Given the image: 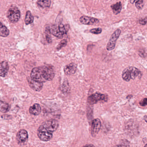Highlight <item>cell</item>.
<instances>
[{"mask_svg": "<svg viewBox=\"0 0 147 147\" xmlns=\"http://www.w3.org/2000/svg\"><path fill=\"white\" fill-rule=\"evenodd\" d=\"M67 40L65 39L63 40H61V41H60V43H59V45H58L57 47V50H60L61 48L65 47V46L67 45Z\"/></svg>", "mask_w": 147, "mask_h": 147, "instance_id": "obj_23", "label": "cell"}, {"mask_svg": "<svg viewBox=\"0 0 147 147\" xmlns=\"http://www.w3.org/2000/svg\"><path fill=\"white\" fill-rule=\"evenodd\" d=\"M144 120L146 121V122L147 123V116H145L144 117Z\"/></svg>", "mask_w": 147, "mask_h": 147, "instance_id": "obj_29", "label": "cell"}, {"mask_svg": "<svg viewBox=\"0 0 147 147\" xmlns=\"http://www.w3.org/2000/svg\"><path fill=\"white\" fill-rule=\"evenodd\" d=\"M108 97L104 94L95 93L91 95L88 98V102L90 105L97 103L98 102H107Z\"/></svg>", "mask_w": 147, "mask_h": 147, "instance_id": "obj_5", "label": "cell"}, {"mask_svg": "<svg viewBox=\"0 0 147 147\" xmlns=\"http://www.w3.org/2000/svg\"><path fill=\"white\" fill-rule=\"evenodd\" d=\"M101 121L98 118L94 119L92 122L91 134L93 137H95L98 134L101 128Z\"/></svg>", "mask_w": 147, "mask_h": 147, "instance_id": "obj_7", "label": "cell"}, {"mask_svg": "<svg viewBox=\"0 0 147 147\" xmlns=\"http://www.w3.org/2000/svg\"><path fill=\"white\" fill-rule=\"evenodd\" d=\"M121 33V31L120 29H117L113 33L106 47V48L108 51H111L115 48L116 41L120 36Z\"/></svg>", "mask_w": 147, "mask_h": 147, "instance_id": "obj_6", "label": "cell"}, {"mask_svg": "<svg viewBox=\"0 0 147 147\" xmlns=\"http://www.w3.org/2000/svg\"><path fill=\"white\" fill-rule=\"evenodd\" d=\"M122 77L125 81L128 82L131 79L140 78L142 73L140 70L136 67H129L123 71Z\"/></svg>", "mask_w": 147, "mask_h": 147, "instance_id": "obj_3", "label": "cell"}, {"mask_svg": "<svg viewBox=\"0 0 147 147\" xmlns=\"http://www.w3.org/2000/svg\"><path fill=\"white\" fill-rule=\"evenodd\" d=\"M80 21L82 24L87 25H96L99 22V20L98 19L85 16L80 17Z\"/></svg>", "mask_w": 147, "mask_h": 147, "instance_id": "obj_9", "label": "cell"}, {"mask_svg": "<svg viewBox=\"0 0 147 147\" xmlns=\"http://www.w3.org/2000/svg\"><path fill=\"white\" fill-rule=\"evenodd\" d=\"M102 32V28H93L90 30V32L94 34H99L101 33Z\"/></svg>", "mask_w": 147, "mask_h": 147, "instance_id": "obj_24", "label": "cell"}, {"mask_svg": "<svg viewBox=\"0 0 147 147\" xmlns=\"http://www.w3.org/2000/svg\"><path fill=\"white\" fill-rule=\"evenodd\" d=\"M20 11L18 7L11 6L7 13V16L9 21L12 23L17 22L20 18Z\"/></svg>", "mask_w": 147, "mask_h": 147, "instance_id": "obj_4", "label": "cell"}, {"mask_svg": "<svg viewBox=\"0 0 147 147\" xmlns=\"http://www.w3.org/2000/svg\"><path fill=\"white\" fill-rule=\"evenodd\" d=\"M59 28V31L63 34H66L67 32L69 29V26L68 24L63 25L62 23H60L58 26Z\"/></svg>", "mask_w": 147, "mask_h": 147, "instance_id": "obj_21", "label": "cell"}, {"mask_svg": "<svg viewBox=\"0 0 147 147\" xmlns=\"http://www.w3.org/2000/svg\"><path fill=\"white\" fill-rule=\"evenodd\" d=\"M10 109L9 105L6 102L0 101V111L5 113L8 112Z\"/></svg>", "mask_w": 147, "mask_h": 147, "instance_id": "obj_17", "label": "cell"}, {"mask_svg": "<svg viewBox=\"0 0 147 147\" xmlns=\"http://www.w3.org/2000/svg\"><path fill=\"white\" fill-rule=\"evenodd\" d=\"M28 137V133L25 129H21L16 135V139L20 143H24L26 141Z\"/></svg>", "mask_w": 147, "mask_h": 147, "instance_id": "obj_10", "label": "cell"}, {"mask_svg": "<svg viewBox=\"0 0 147 147\" xmlns=\"http://www.w3.org/2000/svg\"><path fill=\"white\" fill-rule=\"evenodd\" d=\"M59 123L57 120H50L42 123L38 129L39 138L44 142L51 140L53 136V133L57 129Z\"/></svg>", "mask_w": 147, "mask_h": 147, "instance_id": "obj_1", "label": "cell"}, {"mask_svg": "<svg viewBox=\"0 0 147 147\" xmlns=\"http://www.w3.org/2000/svg\"><path fill=\"white\" fill-rule=\"evenodd\" d=\"M27 80L29 86L34 90L40 91L42 90L43 86V83L35 81L32 79L31 77H28Z\"/></svg>", "mask_w": 147, "mask_h": 147, "instance_id": "obj_8", "label": "cell"}, {"mask_svg": "<svg viewBox=\"0 0 147 147\" xmlns=\"http://www.w3.org/2000/svg\"><path fill=\"white\" fill-rule=\"evenodd\" d=\"M9 31L7 27L0 22V36L7 37L9 35Z\"/></svg>", "mask_w": 147, "mask_h": 147, "instance_id": "obj_16", "label": "cell"}, {"mask_svg": "<svg viewBox=\"0 0 147 147\" xmlns=\"http://www.w3.org/2000/svg\"><path fill=\"white\" fill-rule=\"evenodd\" d=\"M139 22L142 25H145L147 24V18L146 17L143 19H140Z\"/></svg>", "mask_w": 147, "mask_h": 147, "instance_id": "obj_26", "label": "cell"}, {"mask_svg": "<svg viewBox=\"0 0 147 147\" xmlns=\"http://www.w3.org/2000/svg\"><path fill=\"white\" fill-rule=\"evenodd\" d=\"M82 147H96L95 146H93L92 144H88V145H86L85 146Z\"/></svg>", "mask_w": 147, "mask_h": 147, "instance_id": "obj_28", "label": "cell"}, {"mask_svg": "<svg viewBox=\"0 0 147 147\" xmlns=\"http://www.w3.org/2000/svg\"><path fill=\"white\" fill-rule=\"evenodd\" d=\"M34 18L30 11H27L26 13L25 17V22L26 25H28L32 23L34 21Z\"/></svg>", "mask_w": 147, "mask_h": 147, "instance_id": "obj_18", "label": "cell"}, {"mask_svg": "<svg viewBox=\"0 0 147 147\" xmlns=\"http://www.w3.org/2000/svg\"><path fill=\"white\" fill-rule=\"evenodd\" d=\"M41 107L38 104H34L30 107L29 109V113L34 115H38L41 112Z\"/></svg>", "mask_w": 147, "mask_h": 147, "instance_id": "obj_13", "label": "cell"}, {"mask_svg": "<svg viewBox=\"0 0 147 147\" xmlns=\"http://www.w3.org/2000/svg\"><path fill=\"white\" fill-rule=\"evenodd\" d=\"M77 66L74 63L69 64L66 65L64 69L65 73L68 75H73L77 71Z\"/></svg>", "mask_w": 147, "mask_h": 147, "instance_id": "obj_12", "label": "cell"}, {"mask_svg": "<svg viewBox=\"0 0 147 147\" xmlns=\"http://www.w3.org/2000/svg\"><path fill=\"white\" fill-rule=\"evenodd\" d=\"M140 104L141 106H145L147 105V98H143L140 102Z\"/></svg>", "mask_w": 147, "mask_h": 147, "instance_id": "obj_25", "label": "cell"}, {"mask_svg": "<svg viewBox=\"0 0 147 147\" xmlns=\"http://www.w3.org/2000/svg\"><path fill=\"white\" fill-rule=\"evenodd\" d=\"M111 7L113 10V13L117 15L121 12L122 6L121 2H118L115 4L111 5Z\"/></svg>", "mask_w": 147, "mask_h": 147, "instance_id": "obj_15", "label": "cell"}, {"mask_svg": "<svg viewBox=\"0 0 147 147\" xmlns=\"http://www.w3.org/2000/svg\"><path fill=\"white\" fill-rule=\"evenodd\" d=\"M145 147H147V144H146V146H145Z\"/></svg>", "mask_w": 147, "mask_h": 147, "instance_id": "obj_30", "label": "cell"}, {"mask_svg": "<svg viewBox=\"0 0 147 147\" xmlns=\"http://www.w3.org/2000/svg\"><path fill=\"white\" fill-rule=\"evenodd\" d=\"M113 147H129V145L127 143H123L121 145H116Z\"/></svg>", "mask_w": 147, "mask_h": 147, "instance_id": "obj_27", "label": "cell"}, {"mask_svg": "<svg viewBox=\"0 0 147 147\" xmlns=\"http://www.w3.org/2000/svg\"><path fill=\"white\" fill-rule=\"evenodd\" d=\"M46 38L47 40L48 43H51L52 41V40L51 37V32H50V27H47L46 28Z\"/></svg>", "mask_w": 147, "mask_h": 147, "instance_id": "obj_22", "label": "cell"}, {"mask_svg": "<svg viewBox=\"0 0 147 147\" xmlns=\"http://www.w3.org/2000/svg\"><path fill=\"white\" fill-rule=\"evenodd\" d=\"M37 4L41 7H50L51 4V0H39L37 2Z\"/></svg>", "mask_w": 147, "mask_h": 147, "instance_id": "obj_19", "label": "cell"}, {"mask_svg": "<svg viewBox=\"0 0 147 147\" xmlns=\"http://www.w3.org/2000/svg\"><path fill=\"white\" fill-rule=\"evenodd\" d=\"M54 75L55 73L52 67L44 66L34 68L30 77L35 81L43 83L51 80Z\"/></svg>", "mask_w": 147, "mask_h": 147, "instance_id": "obj_2", "label": "cell"}, {"mask_svg": "<svg viewBox=\"0 0 147 147\" xmlns=\"http://www.w3.org/2000/svg\"><path fill=\"white\" fill-rule=\"evenodd\" d=\"M9 69V65L7 61H3L0 63V76L5 77L7 76Z\"/></svg>", "mask_w": 147, "mask_h": 147, "instance_id": "obj_11", "label": "cell"}, {"mask_svg": "<svg viewBox=\"0 0 147 147\" xmlns=\"http://www.w3.org/2000/svg\"><path fill=\"white\" fill-rule=\"evenodd\" d=\"M50 32L53 35L58 38H62L63 36V34L59 31L58 26L56 25H53L50 28Z\"/></svg>", "mask_w": 147, "mask_h": 147, "instance_id": "obj_14", "label": "cell"}, {"mask_svg": "<svg viewBox=\"0 0 147 147\" xmlns=\"http://www.w3.org/2000/svg\"><path fill=\"white\" fill-rule=\"evenodd\" d=\"M130 3H135L136 7L138 9H142L144 6V0H129Z\"/></svg>", "mask_w": 147, "mask_h": 147, "instance_id": "obj_20", "label": "cell"}]
</instances>
